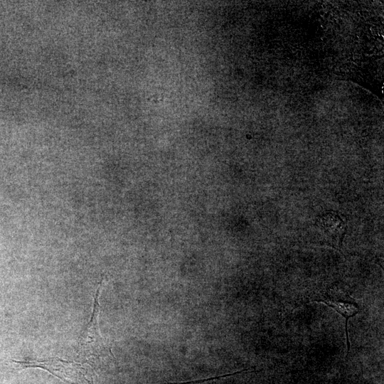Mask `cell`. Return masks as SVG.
I'll return each instance as SVG.
<instances>
[{"mask_svg":"<svg viewBox=\"0 0 384 384\" xmlns=\"http://www.w3.org/2000/svg\"><path fill=\"white\" fill-rule=\"evenodd\" d=\"M100 289L101 284L99 285L95 293L90 320L78 340L79 353L87 356H99L105 353H111L110 349H107L105 340L101 336L99 331V296Z\"/></svg>","mask_w":384,"mask_h":384,"instance_id":"obj_1","label":"cell"},{"mask_svg":"<svg viewBox=\"0 0 384 384\" xmlns=\"http://www.w3.org/2000/svg\"><path fill=\"white\" fill-rule=\"evenodd\" d=\"M312 300L326 304L345 318V330L348 352L350 343L347 323L351 317L356 316L358 313L359 306L358 303L346 292L337 287H331L324 292L316 294Z\"/></svg>","mask_w":384,"mask_h":384,"instance_id":"obj_2","label":"cell"},{"mask_svg":"<svg viewBox=\"0 0 384 384\" xmlns=\"http://www.w3.org/2000/svg\"><path fill=\"white\" fill-rule=\"evenodd\" d=\"M319 226L325 234L331 236H342L344 232L343 221L336 215L329 213L324 215L319 221Z\"/></svg>","mask_w":384,"mask_h":384,"instance_id":"obj_3","label":"cell"},{"mask_svg":"<svg viewBox=\"0 0 384 384\" xmlns=\"http://www.w3.org/2000/svg\"><path fill=\"white\" fill-rule=\"evenodd\" d=\"M242 372H244V370H242V371L240 370V371H238V372H235V373H233L225 374V375H219V376H217V377H213V378H206V379H201V380H191V381H187V382L164 383H161V384H199V383H202L207 382V381H210V380H218V379H220V378L231 376V375H233L241 373Z\"/></svg>","mask_w":384,"mask_h":384,"instance_id":"obj_4","label":"cell"}]
</instances>
